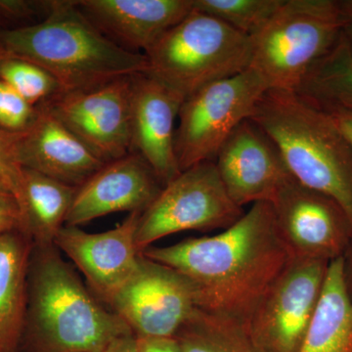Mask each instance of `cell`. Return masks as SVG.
<instances>
[{
    "mask_svg": "<svg viewBox=\"0 0 352 352\" xmlns=\"http://www.w3.org/2000/svg\"><path fill=\"white\" fill-rule=\"evenodd\" d=\"M141 254L186 278L197 308L245 326L293 258L268 201L254 204L221 232Z\"/></svg>",
    "mask_w": 352,
    "mask_h": 352,
    "instance_id": "obj_1",
    "label": "cell"
},
{
    "mask_svg": "<svg viewBox=\"0 0 352 352\" xmlns=\"http://www.w3.org/2000/svg\"><path fill=\"white\" fill-rule=\"evenodd\" d=\"M131 335L126 322L85 286L56 245H34L19 352H106Z\"/></svg>",
    "mask_w": 352,
    "mask_h": 352,
    "instance_id": "obj_2",
    "label": "cell"
},
{
    "mask_svg": "<svg viewBox=\"0 0 352 352\" xmlns=\"http://www.w3.org/2000/svg\"><path fill=\"white\" fill-rule=\"evenodd\" d=\"M0 46L46 69L63 92L98 87L147 69L144 54L113 43L72 0H54L50 13L36 24L0 30Z\"/></svg>",
    "mask_w": 352,
    "mask_h": 352,
    "instance_id": "obj_3",
    "label": "cell"
},
{
    "mask_svg": "<svg viewBox=\"0 0 352 352\" xmlns=\"http://www.w3.org/2000/svg\"><path fill=\"white\" fill-rule=\"evenodd\" d=\"M250 120L277 146L294 179L336 201L352 228V147L327 111L298 92L268 89Z\"/></svg>",
    "mask_w": 352,
    "mask_h": 352,
    "instance_id": "obj_4",
    "label": "cell"
},
{
    "mask_svg": "<svg viewBox=\"0 0 352 352\" xmlns=\"http://www.w3.org/2000/svg\"><path fill=\"white\" fill-rule=\"evenodd\" d=\"M143 54L145 74L184 101L210 83L249 69L252 43L250 36L193 9Z\"/></svg>",
    "mask_w": 352,
    "mask_h": 352,
    "instance_id": "obj_5",
    "label": "cell"
},
{
    "mask_svg": "<svg viewBox=\"0 0 352 352\" xmlns=\"http://www.w3.org/2000/svg\"><path fill=\"white\" fill-rule=\"evenodd\" d=\"M344 32L340 1L284 0L254 36L250 68L270 89L296 91Z\"/></svg>",
    "mask_w": 352,
    "mask_h": 352,
    "instance_id": "obj_6",
    "label": "cell"
},
{
    "mask_svg": "<svg viewBox=\"0 0 352 352\" xmlns=\"http://www.w3.org/2000/svg\"><path fill=\"white\" fill-rule=\"evenodd\" d=\"M270 89L254 69L210 83L182 102L175 149L183 171L203 162H214L220 147L241 122L251 118Z\"/></svg>",
    "mask_w": 352,
    "mask_h": 352,
    "instance_id": "obj_7",
    "label": "cell"
},
{
    "mask_svg": "<svg viewBox=\"0 0 352 352\" xmlns=\"http://www.w3.org/2000/svg\"><path fill=\"white\" fill-rule=\"evenodd\" d=\"M244 210L227 193L214 162L197 164L164 185L141 214L135 244L142 254L154 243L184 231L226 229Z\"/></svg>",
    "mask_w": 352,
    "mask_h": 352,
    "instance_id": "obj_8",
    "label": "cell"
},
{
    "mask_svg": "<svg viewBox=\"0 0 352 352\" xmlns=\"http://www.w3.org/2000/svg\"><path fill=\"white\" fill-rule=\"evenodd\" d=\"M328 264L292 258L245 326L259 351H300L320 300Z\"/></svg>",
    "mask_w": 352,
    "mask_h": 352,
    "instance_id": "obj_9",
    "label": "cell"
},
{
    "mask_svg": "<svg viewBox=\"0 0 352 352\" xmlns=\"http://www.w3.org/2000/svg\"><path fill=\"white\" fill-rule=\"evenodd\" d=\"M109 308L135 338L171 339L196 309L195 292L182 274L141 254L138 270Z\"/></svg>",
    "mask_w": 352,
    "mask_h": 352,
    "instance_id": "obj_10",
    "label": "cell"
},
{
    "mask_svg": "<svg viewBox=\"0 0 352 352\" xmlns=\"http://www.w3.org/2000/svg\"><path fill=\"white\" fill-rule=\"evenodd\" d=\"M132 76L90 89L61 92L41 106L109 163L131 152Z\"/></svg>",
    "mask_w": 352,
    "mask_h": 352,
    "instance_id": "obj_11",
    "label": "cell"
},
{
    "mask_svg": "<svg viewBox=\"0 0 352 352\" xmlns=\"http://www.w3.org/2000/svg\"><path fill=\"white\" fill-rule=\"evenodd\" d=\"M278 230L293 258L330 263L344 256L352 228L329 197L291 179L271 201Z\"/></svg>",
    "mask_w": 352,
    "mask_h": 352,
    "instance_id": "obj_12",
    "label": "cell"
},
{
    "mask_svg": "<svg viewBox=\"0 0 352 352\" xmlns=\"http://www.w3.org/2000/svg\"><path fill=\"white\" fill-rule=\"evenodd\" d=\"M141 214L131 212L119 226L100 233L65 226L54 241L82 272L92 293L109 307L138 270L141 254L135 236Z\"/></svg>",
    "mask_w": 352,
    "mask_h": 352,
    "instance_id": "obj_13",
    "label": "cell"
},
{
    "mask_svg": "<svg viewBox=\"0 0 352 352\" xmlns=\"http://www.w3.org/2000/svg\"><path fill=\"white\" fill-rule=\"evenodd\" d=\"M214 164L227 193L241 208L271 203L294 178L277 146L250 119L228 136Z\"/></svg>",
    "mask_w": 352,
    "mask_h": 352,
    "instance_id": "obj_14",
    "label": "cell"
},
{
    "mask_svg": "<svg viewBox=\"0 0 352 352\" xmlns=\"http://www.w3.org/2000/svg\"><path fill=\"white\" fill-rule=\"evenodd\" d=\"M162 189L151 166L129 153L106 163L78 187L65 226L80 227L113 212L143 214Z\"/></svg>",
    "mask_w": 352,
    "mask_h": 352,
    "instance_id": "obj_15",
    "label": "cell"
},
{
    "mask_svg": "<svg viewBox=\"0 0 352 352\" xmlns=\"http://www.w3.org/2000/svg\"><path fill=\"white\" fill-rule=\"evenodd\" d=\"M182 102V97L147 74L132 76L131 153L145 160L163 187L182 173L175 138Z\"/></svg>",
    "mask_w": 352,
    "mask_h": 352,
    "instance_id": "obj_16",
    "label": "cell"
},
{
    "mask_svg": "<svg viewBox=\"0 0 352 352\" xmlns=\"http://www.w3.org/2000/svg\"><path fill=\"white\" fill-rule=\"evenodd\" d=\"M25 131L14 133L21 166L80 187L106 163L43 106Z\"/></svg>",
    "mask_w": 352,
    "mask_h": 352,
    "instance_id": "obj_17",
    "label": "cell"
},
{
    "mask_svg": "<svg viewBox=\"0 0 352 352\" xmlns=\"http://www.w3.org/2000/svg\"><path fill=\"white\" fill-rule=\"evenodd\" d=\"M76 6L110 41L143 53L193 11V0H78Z\"/></svg>",
    "mask_w": 352,
    "mask_h": 352,
    "instance_id": "obj_18",
    "label": "cell"
},
{
    "mask_svg": "<svg viewBox=\"0 0 352 352\" xmlns=\"http://www.w3.org/2000/svg\"><path fill=\"white\" fill-rule=\"evenodd\" d=\"M32 247V240L23 231L0 235V352H19Z\"/></svg>",
    "mask_w": 352,
    "mask_h": 352,
    "instance_id": "obj_19",
    "label": "cell"
},
{
    "mask_svg": "<svg viewBox=\"0 0 352 352\" xmlns=\"http://www.w3.org/2000/svg\"><path fill=\"white\" fill-rule=\"evenodd\" d=\"M298 352H352V296L344 256L328 264L320 300Z\"/></svg>",
    "mask_w": 352,
    "mask_h": 352,
    "instance_id": "obj_20",
    "label": "cell"
},
{
    "mask_svg": "<svg viewBox=\"0 0 352 352\" xmlns=\"http://www.w3.org/2000/svg\"><path fill=\"white\" fill-rule=\"evenodd\" d=\"M78 187L23 168L17 201L22 214L23 232L36 245H54L66 224Z\"/></svg>",
    "mask_w": 352,
    "mask_h": 352,
    "instance_id": "obj_21",
    "label": "cell"
},
{
    "mask_svg": "<svg viewBox=\"0 0 352 352\" xmlns=\"http://www.w3.org/2000/svg\"><path fill=\"white\" fill-rule=\"evenodd\" d=\"M296 92L323 109L352 110V44L344 32Z\"/></svg>",
    "mask_w": 352,
    "mask_h": 352,
    "instance_id": "obj_22",
    "label": "cell"
},
{
    "mask_svg": "<svg viewBox=\"0 0 352 352\" xmlns=\"http://www.w3.org/2000/svg\"><path fill=\"white\" fill-rule=\"evenodd\" d=\"M175 339L182 352H261L245 325L199 308Z\"/></svg>",
    "mask_w": 352,
    "mask_h": 352,
    "instance_id": "obj_23",
    "label": "cell"
},
{
    "mask_svg": "<svg viewBox=\"0 0 352 352\" xmlns=\"http://www.w3.org/2000/svg\"><path fill=\"white\" fill-rule=\"evenodd\" d=\"M284 0H193L194 9L254 36L274 15Z\"/></svg>",
    "mask_w": 352,
    "mask_h": 352,
    "instance_id": "obj_24",
    "label": "cell"
},
{
    "mask_svg": "<svg viewBox=\"0 0 352 352\" xmlns=\"http://www.w3.org/2000/svg\"><path fill=\"white\" fill-rule=\"evenodd\" d=\"M0 80L36 107L63 92L59 82L46 69L8 53L0 60Z\"/></svg>",
    "mask_w": 352,
    "mask_h": 352,
    "instance_id": "obj_25",
    "label": "cell"
},
{
    "mask_svg": "<svg viewBox=\"0 0 352 352\" xmlns=\"http://www.w3.org/2000/svg\"><path fill=\"white\" fill-rule=\"evenodd\" d=\"M38 108L32 105L10 85L0 80V127L19 133L32 124Z\"/></svg>",
    "mask_w": 352,
    "mask_h": 352,
    "instance_id": "obj_26",
    "label": "cell"
},
{
    "mask_svg": "<svg viewBox=\"0 0 352 352\" xmlns=\"http://www.w3.org/2000/svg\"><path fill=\"white\" fill-rule=\"evenodd\" d=\"M54 0H0V25H17L18 28L36 24L50 13Z\"/></svg>",
    "mask_w": 352,
    "mask_h": 352,
    "instance_id": "obj_27",
    "label": "cell"
},
{
    "mask_svg": "<svg viewBox=\"0 0 352 352\" xmlns=\"http://www.w3.org/2000/svg\"><path fill=\"white\" fill-rule=\"evenodd\" d=\"M23 168L18 160L14 133L0 127V187L19 194Z\"/></svg>",
    "mask_w": 352,
    "mask_h": 352,
    "instance_id": "obj_28",
    "label": "cell"
},
{
    "mask_svg": "<svg viewBox=\"0 0 352 352\" xmlns=\"http://www.w3.org/2000/svg\"><path fill=\"white\" fill-rule=\"evenodd\" d=\"M23 231L22 214L12 192L0 187V235Z\"/></svg>",
    "mask_w": 352,
    "mask_h": 352,
    "instance_id": "obj_29",
    "label": "cell"
},
{
    "mask_svg": "<svg viewBox=\"0 0 352 352\" xmlns=\"http://www.w3.org/2000/svg\"><path fill=\"white\" fill-rule=\"evenodd\" d=\"M139 352H182L175 338L171 339H144L135 338Z\"/></svg>",
    "mask_w": 352,
    "mask_h": 352,
    "instance_id": "obj_30",
    "label": "cell"
},
{
    "mask_svg": "<svg viewBox=\"0 0 352 352\" xmlns=\"http://www.w3.org/2000/svg\"><path fill=\"white\" fill-rule=\"evenodd\" d=\"M324 110L327 111L352 147V110H346V109H324Z\"/></svg>",
    "mask_w": 352,
    "mask_h": 352,
    "instance_id": "obj_31",
    "label": "cell"
},
{
    "mask_svg": "<svg viewBox=\"0 0 352 352\" xmlns=\"http://www.w3.org/2000/svg\"><path fill=\"white\" fill-rule=\"evenodd\" d=\"M106 352H139L135 337L131 335L115 340Z\"/></svg>",
    "mask_w": 352,
    "mask_h": 352,
    "instance_id": "obj_32",
    "label": "cell"
},
{
    "mask_svg": "<svg viewBox=\"0 0 352 352\" xmlns=\"http://www.w3.org/2000/svg\"><path fill=\"white\" fill-rule=\"evenodd\" d=\"M342 18H344V34L352 44V0L340 1Z\"/></svg>",
    "mask_w": 352,
    "mask_h": 352,
    "instance_id": "obj_33",
    "label": "cell"
},
{
    "mask_svg": "<svg viewBox=\"0 0 352 352\" xmlns=\"http://www.w3.org/2000/svg\"><path fill=\"white\" fill-rule=\"evenodd\" d=\"M346 270L347 284H349V292H351V295L352 296V261H351V266H349V268L346 267Z\"/></svg>",
    "mask_w": 352,
    "mask_h": 352,
    "instance_id": "obj_34",
    "label": "cell"
},
{
    "mask_svg": "<svg viewBox=\"0 0 352 352\" xmlns=\"http://www.w3.org/2000/svg\"><path fill=\"white\" fill-rule=\"evenodd\" d=\"M6 52L3 50H2L1 46H0V60L2 59L4 56H6Z\"/></svg>",
    "mask_w": 352,
    "mask_h": 352,
    "instance_id": "obj_35",
    "label": "cell"
}]
</instances>
